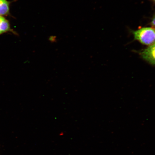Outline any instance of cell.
<instances>
[{
  "mask_svg": "<svg viewBox=\"0 0 155 155\" xmlns=\"http://www.w3.org/2000/svg\"><path fill=\"white\" fill-rule=\"evenodd\" d=\"M133 34L135 39L145 45L155 43V29L153 28H143L134 31Z\"/></svg>",
  "mask_w": 155,
  "mask_h": 155,
  "instance_id": "1",
  "label": "cell"
},
{
  "mask_svg": "<svg viewBox=\"0 0 155 155\" xmlns=\"http://www.w3.org/2000/svg\"><path fill=\"white\" fill-rule=\"evenodd\" d=\"M140 55L145 61L155 65V43L143 50L140 52Z\"/></svg>",
  "mask_w": 155,
  "mask_h": 155,
  "instance_id": "2",
  "label": "cell"
},
{
  "mask_svg": "<svg viewBox=\"0 0 155 155\" xmlns=\"http://www.w3.org/2000/svg\"><path fill=\"white\" fill-rule=\"evenodd\" d=\"M7 33L18 35V33L11 28L9 21L3 16H0V35Z\"/></svg>",
  "mask_w": 155,
  "mask_h": 155,
  "instance_id": "3",
  "label": "cell"
},
{
  "mask_svg": "<svg viewBox=\"0 0 155 155\" xmlns=\"http://www.w3.org/2000/svg\"><path fill=\"white\" fill-rule=\"evenodd\" d=\"M11 3V2L7 0H0V16H7L10 15Z\"/></svg>",
  "mask_w": 155,
  "mask_h": 155,
  "instance_id": "4",
  "label": "cell"
},
{
  "mask_svg": "<svg viewBox=\"0 0 155 155\" xmlns=\"http://www.w3.org/2000/svg\"><path fill=\"white\" fill-rule=\"evenodd\" d=\"M48 40L50 43H56L57 41V36L55 35H54L50 36L48 38Z\"/></svg>",
  "mask_w": 155,
  "mask_h": 155,
  "instance_id": "5",
  "label": "cell"
},
{
  "mask_svg": "<svg viewBox=\"0 0 155 155\" xmlns=\"http://www.w3.org/2000/svg\"><path fill=\"white\" fill-rule=\"evenodd\" d=\"M151 25H152L153 28L155 29V16L152 19V22H151Z\"/></svg>",
  "mask_w": 155,
  "mask_h": 155,
  "instance_id": "6",
  "label": "cell"
},
{
  "mask_svg": "<svg viewBox=\"0 0 155 155\" xmlns=\"http://www.w3.org/2000/svg\"><path fill=\"white\" fill-rule=\"evenodd\" d=\"M155 2V0H153Z\"/></svg>",
  "mask_w": 155,
  "mask_h": 155,
  "instance_id": "7",
  "label": "cell"
}]
</instances>
